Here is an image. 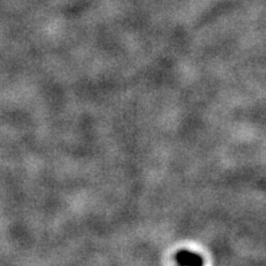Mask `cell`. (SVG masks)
Listing matches in <instances>:
<instances>
[{"label": "cell", "instance_id": "cell-1", "mask_svg": "<svg viewBox=\"0 0 266 266\" xmlns=\"http://www.w3.org/2000/svg\"><path fill=\"white\" fill-rule=\"evenodd\" d=\"M177 262L182 265H200L202 264V258L198 254L192 252H187V250H182V252L177 254Z\"/></svg>", "mask_w": 266, "mask_h": 266}]
</instances>
